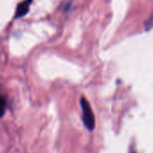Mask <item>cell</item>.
<instances>
[{"label": "cell", "instance_id": "cell-1", "mask_svg": "<svg viewBox=\"0 0 153 153\" xmlns=\"http://www.w3.org/2000/svg\"><path fill=\"white\" fill-rule=\"evenodd\" d=\"M80 106H81V110H82L83 123L86 126V128L91 131L95 129L96 121H95V115L93 114L90 104L85 97H82L80 99Z\"/></svg>", "mask_w": 153, "mask_h": 153}, {"label": "cell", "instance_id": "cell-2", "mask_svg": "<svg viewBox=\"0 0 153 153\" xmlns=\"http://www.w3.org/2000/svg\"><path fill=\"white\" fill-rule=\"evenodd\" d=\"M32 3H33V0H24L20 4H18L16 7V11L15 13V18L19 19L21 17L25 16V15L29 12Z\"/></svg>", "mask_w": 153, "mask_h": 153}, {"label": "cell", "instance_id": "cell-3", "mask_svg": "<svg viewBox=\"0 0 153 153\" xmlns=\"http://www.w3.org/2000/svg\"><path fill=\"white\" fill-rule=\"evenodd\" d=\"M7 100L4 98L3 96L0 95V118H2L6 113V110H7Z\"/></svg>", "mask_w": 153, "mask_h": 153}, {"label": "cell", "instance_id": "cell-4", "mask_svg": "<svg viewBox=\"0 0 153 153\" xmlns=\"http://www.w3.org/2000/svg\"><path fill=\"white\" fill-rule=\"evenodd\" d=\"M130 153H136V152H135V150H132V149H131Z\"/></svg>", "mask_w": 153, "mask_h": 153}]
</instances>
